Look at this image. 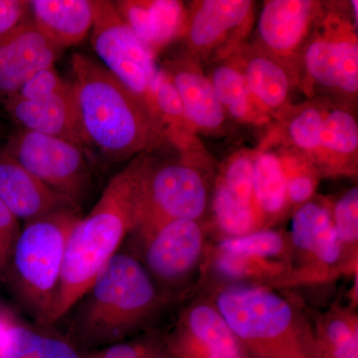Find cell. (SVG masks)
<instances>
[{
    "instance_id": "obj_7",
    "label": "cell",
    "mask_w": 358,
    "mask_h": 358,
    "mask_svg": "<svg viewBox=\"0 0 358 358\" xmlns=\"http://www.w3.org/2000/svg\"><path fill=\"white\" fill-rule=\"evenodd\" d=\"M94 13L90 36L101 64L150 106V89L159 72L155 56L120 15L114 2L94 0Z\"/></svg>"
},
{
    "instance_id": "obj_27",
    "label": "cell",
    "mask_w": 358,
    "mask_h": 358,
    "mask_svg": "<svg viewBox=\"0 0 358 358\" xmlns=\"http://www.w3.org/2000/svg\"><path fill=\"white\" fill-rule=\"evenodd\" d=\"M285 244L284 238L275 231H254L243 236L226 238L219 245V251L271 259L282 253Z\"/></svg>"
},
{
    "instance_id": "obj_34",
    "label": "cell",
    "mask_w": 358,
    "mask_h": 358,
    "mask_svg": "<svg viewBox=\"0 0 358 358\" xmlns=\"http://www.w3.org/2000/svg\"><path fill=\"white\" fill-rule=\"evenodd\" d=\"M21 231L20 221L0 200V243L13 252L14 243Z\"/></svg>"
},
{
    "instance_id": "obj_10",
    "label": "cell",
    "mask_w": 358,
    "mask_h": 358,
    "mask_svg": "<svg viewBox=\"0 0 358 358\" xmlns=\"http://www.w3.org/2000/svg\"><path fill=\"white\" fill-rule=\"evenodd\" d=\"M166 348L171 358H250L217 308L207 303L182 313Z\"/></svg>"
},
{
    "instance_id": "obj_29",
    "label": "cell",
    "mask_w": 358,
    "mask_h": 358,
    "mask_svg": "<svg viewBox=\"0 0 358 358\" xmlns=\"http://www.w3.org/2000/svg\"><path fill=\"white\" fill-rule=\"evenodd\" d=\"M324 117L317 108H306L296 115L289 127V136L294 145L307 152H315L320 148Z\"/></svg>"
},
{
    "instance_id": "obj_22",
    "label": "cell",
    "mask_w": 358,
    "mask_h": 358,
    "mask_svg": "<svg viewBox=\"0 0 358 358\" xmlns=\"http://www.w3.org/2000/svg\"><path fill=\"white\" fill-rule=\"evenodd\" d=\"M250 93L268 109L282 107L288 98L289 79L281 65L267 56H256L243 73Z\"/></svg>"
},
{
    "instance_id": "obj_24",
    "label": "cell",
    "mask_w": 358,
    "mask_h": 358,
    "mask_svg": "<svg viewBox=\"0 0 358 358\" xmlns=\"http://www.w3.org/2000/svg\"><path fill=\"white\" fill-rule=\"evenodd\" d=\"M315 334L322 358H358L357 319L350 313H329Z\"/></svg>"
},
{
    "instance_id": "obj_19",
    "label": "cell",
    "mask_w": 358,
    "mask_h": 358,
    "mask_svg": "<svg viewBox=\"0 0 358 358\" xmlns=\"http://www.w3.org/2000/svg\"><path fill=\"white\" fill-rule=\"evenodd\" d=\"M315 3L308 0H271L264 4L258 31L268 50L288 55L307 34Z\"/></svg>"
},
{
    "instance_id": "obj_30",
    "label": "cell",
    "mask_w": 358,
    "mask_h": 358,
    "mask_svg": "<svg viewBox=\"0 0 358 358\" xmlns=\"http://www.w3.org/2000/svg\"><path fill=\"white\" fill-rule=\"evenodd\" d=\"M333 220L341 244H357L358 239V188L345 193L336 202Z\"/></svg>"
},
{
    "instance_id": "obj_20",
    "label": "cell",
    "mask_w": 358,
    "mask_h": 358,
    "mask_svg": "<svg viewBox=\"0 0 358 358\" xmlns=\"http://www.w3.org/2000/svg\"><path fill=\"white\" fill-rule=\"evenodd\" d=\"M294 246L322 266H333L341 259L343 244L334 227L333 215L317 202L303 204L292 220Z\"/></svg>"
},
{
    "instance_id": "obj_18",
    "label": "cell",
    "mask_w": 358,
    "mask_h": 358,
    "mask_svg": "<svg viewBox=\"0 0 358 358\" xmlns=\"http://www.w3.org/2000/svg\"><path fill=\"white\" fill-rule=\"evenodd\" d=\"M162 69L178 90L188 124L206 131L217 129L223 124L225 110L210 79L188 61H169Z\"/></svg>"
},
{
    "instance_id": "obj_37",
    "label": "cell",
    "mask_w": 358,
    "mask_h": 358,
    "mask_svg": "<svg viewBox=\"0 0 358 358\" xmlns=\"http://www.w3.org/2000/svg\"><path fill=\"white\" fill-rule=\"evenodd\" d=\"M352 6L353 16H355V23H357V6H358L357 0H355V1H352Z\"/></svg>"
},
{
    "instance_id": "obj_4",
    "label": "cell",
    "mask_w": 358,
    "mask_h": 358,
    "mask_svg": "<svg viewBox=\"0 0 358 358\" xmlns=\"http://www.w3.org/2000/svg\"><path fill=\"white\" fill-rule=\"evenodd\" d=\"M251 358H322L315 329L298 308L267 288L233 285L214 306Z\"/></svg>"
},
{
    "instance_id": "obj_26",
    "label": "cell",
    "mask_w": 358,
    "mask_h": 358,
    "mask_svg": "<svg viewBox=\"0 0 358 358\" xmlns=\"http://www.w3.org/2000/svg\"><path fill=\"white\" fill-rule=\"evenodd\" d=\"M320 148L333 154L352 155L358 148V127L355 117L345 110H331L324 117Z\"/></svg>"
},
{
    "instance_id": "obj_14",
    "label": "cell",
    "mask_w": 358,
    "mask_h": 358,
    "mask_svg": "<svg viewBox=\"0 0 358 358\" xmlns=\"http://www.w3.org/2000/svg\"><path fill=\"white\" fill-rule=\"evenodd\" d=\"M0 200L24 224L53 212L80 209L47 187L2 150H0Z\"/></svg>"
},
{
    "instance_id": "obj_5",
    "label": "cell",
    "mask_w": 358,
    "mask_h": 358,
    "mask_svg": "<svg viewBox=\"0 0 358 358\" xmlns=\"http://www.w3.org/2000/svg\"><path fill=\"white\" fill-rule=\"evenodd\" d=\"M80 209H64L21 227L4 282L26 312L41 324H52L66 245Z\"/></svg>"
},
{
    "instance_id": "obj_38",
    "label": "cell",
    "mask_w": 358,
    "mask_h": 358,
    "mask_svg": "<svg viewBox=\"0 0 358 358\" xmlns=\"http://www.w3.org/2000/svg\"><path fill=\"white\" fill-rule=\"evenodd\" d=\"M250 358H251V357H250Z\"/></svg>"
},
{
    "instance_id": "obj_21",
    "label": "cell",
    "mask_w": 358,
    "mask_h": 358,
    "mask_svg": "<svg viewBox=\"0 0 358 358\" xmlns=\"http://www.w3.org/2000/svg\"><path fill=\"white\" fill-rule=\"evenodd\" d=\"M249 0H204L188 21V44L195 50H205L220 43L240 27L251 13Z\"/></svg>"
},
{
    "instance_id": "obj_8",
    "label": "cell",
    "mask_w": 358,
    "mask_h": 358,
    "mask_svg": "<svg viewBox=\"0 0 358 358\" xmlns=\"http://www.w3.org/2000/svg\"><path fill=\"white\" fill-rule=\"evenodd\" d=\"M207 205L201 174L185 162H150L145 181L136 236H145L162 224L178 219L199 220Z\"/></svg>"
},
{
    "instance_id": "obj_16",
    "label": "cell",
    "mask_w": 358,
    "mask_h": 358,
    "mask_svg": "<svg viewBox=\"0 0 358 358\" xmlns=\"http://www.w3.org/2000/svg\"><path fill=\"white\" fill-rule=\"evenodd\" d=\"M308 75L326 88L345 94L358 91V45L352 38L324 37L313 40L305 53Z\"/></svg>"
},
{
    "instance_id": "obj_36",
    "label": "cell",
    "mask_w": 358,
    "mask_h": 358,
    "mask_svg": "<svg viewBox=\"0 0 358 358\" xmlns=\"http://www.w3.org/2000/svg\"><path fill=\"white\" fill-rule=\"evenodd\" d=\"M11 252L0 243V282H4L6 279L7 267H8L9 259Z\"/></svg>"
},
{
    "instance_id": "obj_32",
    "label": "cell",
    "mask_w": 358,
    "mask_h": 358,
    "mask_svg": "<svg viewBox=\"0 0 358 358\" xmlns=\"http://www.w3.org/2000/svg\"><path fill=\"white\" fill-rule=\"evenodd\" d=\"M68 83L52 66L30 78L13 96L26 101L41 100L64 89Z\"/></svg>"
},
{
    "instance_id": "obj_13",
    "label": "cell",
    "mask_w": 358,
    "mask_h": 358,
    "mask_svg": "<svg viewBox=\"0 0 358 358\" xmlns=\"http://www.w3.org/2000/svg\"><path fill=\"white\" fill-rule=\"evenodd\" d=\"M254 162L249 155H238L227 169L213 200V210L221 230L230 237L254 232Z\"/></svg>"
},
{
    "instance_id": "obj_12",
    "label": "cell",
    "mask_w": 358,
    "mask_h": 358,
    "mask_svg": "<svg viewBox=\"0 0 358 358\" xmlns=\"http://www.w3.org/2000/svg\"><path fill=\"white\" fill-rule=\"evenodd\" d=\"M62 50L51 43L33 22L0 43V96L11 98L35 74L52 67Z\"/></svg>"
},
{
    "instance_id": "obj_17",
    "label": "cell",
    "mask_w": 358,
    "mask_h": 358,
    "mask_svg": "<svg viewBox=\"0 0 358 358\" xmlns=\"http://www.w3.org/2000/svg\"><path fill=\"white\" fill-rule=\"evenodd\" d=\"M33 24L60 50L75 46L91 32L94 0H31Z\"/></svg>"
},
{
    "instance_id": "obj_31",
    "label": "cell",
    "mask_w": 358,
    "mask_h": 358,
    "mask_svg": "<svg viewBox=\"0 0 358 358\" xmlns=\"http://www.w3.org/2000/svg\"><path fill=\"white\" fill-rule=\"evenodd\" d=\"M88 358H171L166 348L150 341H124L99 348Z\"/></svg>"
},
{
    "instance_id": "obj_3",
    "label": "cell",
    "mask_w": 358,
    "mask_h": 358,
    "mask_svg": "<svg viewBox=\"0 0 358 358\" xmlns=\"http://www.w3.org/2000/svg\"><path fill=\"white\" fill-rule=\"evenodd\" d=\"M162 301V292L140 259L120 250L71 310L69 341L87 348L127 341Z\"/></svg>"
},
{
    "instance_id": "obj_15",
    "label": "cell",
    "mask_w": 358,
    "mask_h": 358,
    "mask_svg": "<svg viewBox=\"0 0 358 358\" xmlns=\"http://www.w3.org/2000/svg\"><path fill=\"white\" fill-rule=\"evenodd\" d=\"M113 2L120 15L155 57L178 36L185 26V7L182 2L176 0Z\"/></svg>"
},
{
    "instance_id": "obj_33",
    "label": "cell",
    "mask_w": 358,
    "mask_h": 358,
    "mask_svg": "<svg viewBox=\"0 0 358 358\" xmlns=\"http://www.w3.org/2000/svg\"><path fill=\"white\" fill-rule=\"evenodd\" d=\"M31 21L30 1L0 0V43Z\"/></svg>"
},
{
    "instance_id": "obj_23",
    "label": "cell",
    "mask_w": 358,
    "mask_h": 358,
    "mask_svg": "<svg viewBox=\"0 0 358 358\" xmlns=\"http://www.w3.org/2000/svg\"><path fill=\"white\" fill-rule=\"evenodd\" d=\"M286 173L277 155L265 152L254 164V200L259 210L275 215L287 203Z\"/></svg>"
},
{
    "instance_id": "obj_11",
    "label": "cell",
    "mask_w": 358,
    "mask_h": 358,
    "mask_svg": "<svg viewBox=\"0 0 358 358\" xmlns=\"http://www.w3.org/2000/svg\"><path fill=\"white\" fill-rule=\"evenodd\" d=\"M6 112L20 129L57 136L87 147L72 83L57 93L36 101L9 98L3 101Z\"/></svg>"
},
{
    "instance_id": "obj_25",
    "label": "cell",
    "mask_w": 358,
    "mask_h": 358,
    "mask_svg": "<svg viewBox=\"0 0 358 358\" xmlns=\"http://www.w3.org/2000/svg\"><path fill=\"white\" fill-rule=\"evenodd\" d=\"M210 81L224 110L236 119L248 115L251 93L241 71L231 66H219L213 71Z\"/></svg>"
},
{
    "instance_id": "obj_35",
    "label": "cell",
    "mask_w": 358,
    "mask_h": 358,
    "mask_svg": "<svg viewBox=\"0 0 358 358\" xmlns=\"http://www.w3.org/2000/svg\"><path fill=\"white\" fill-rule=\"evenodd\" d=\"M287 195L294 203L307 201L315 192V180L307 174H296L287 178Z\"/></svg>"
},
{
    "instance_id": "obj_9",
    "label": "cell",
    "mask_w": 358,
    "mask_h": 358,
    "mask_svg": "<svg viewBox=\"0 0 358 358\" xmlns=\"http://www.w3.org/2000/svg\"><path fill=\"white\" fill-rule=\"evenodd\" d=\"M138 238L141 242V259H138L159 289L176 288L185 281L203 253V232L196 220L169 221Z\"/></svg>"
},
{
    "instance_id": "obj_1",
    "label": "cell",
    "mask_w": 358,
    "mask_h": 358,
    "mask_svg": "<svg viewBox=\"0 0 358 358\" xmlns=\"http://www.w3.org/2000/svg\"><path fill=\"white\" fill-rule=\"evenodd\" d=\"M150 162L145 155L134 157L110 179L92 210L73 226L52 324L72 310L138 227Z\"/></svg>"
},
{
    "instance_id": "obj_28",
    "label": "cell",
    "mask_w": 358,
    "mask_h": 358,
    "mask_svg": "<svg viewBox=\"0 0 358 358\" xmlns=\"http://www.w3.org/2000/svg\"><path fill=\"white\" fill-rule=\"evenodd\" d=\"M216 268L221 274L232 279H253L280 275L284 267L270 259L219 252Z\"/></svg>"
},
{
    "instance_id": "obj_2",
    "label": "cell",
    "mask_w": 358,
    "mask_h": 358,
    "mask_svg": "<svg viewBox=\"0 0 358 358\" xmlns=\"http://www.w3.org/2000/svg\"><path fill=\"white\" fill-rule=\"evenodd\" d=\"M71 68L87 147L110 162H122L166 145L169 138L150 106L100 62L75 53Z\"/></svg>"
},
{
    "instance_id": "obj_6",
    "label": "cell",
    "mask_w": 358,
    "mask_h": 358,
    "mask_svg": "<svg viewBox=\"0 0 358 358\" xmlns=\"http://www.w3.org/2000/svg\"><path fill=\"white\" fill-rule=\"evenodd\" d=\"M28 173L80 207L92 187L85 148L74 141L20 129L1 148Z\"/></svg>"
}]
</instances>
